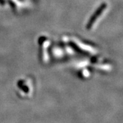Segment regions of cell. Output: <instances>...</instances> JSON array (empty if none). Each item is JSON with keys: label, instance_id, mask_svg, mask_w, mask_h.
I'll return each mask as SVG.
<instances>
[{"label": "cell", "instance_id": "cell-1", "mask_svg": "<svg viewBox=\"0 0 123 123\" xmlns=\"http://www.w3.org/2000/svg\"><path fill=\"white\" fill-rule=\"evenodd\" d=\"M107 7V4H101L97 10L95 11V12L92 14V16L91 17V18H90L89 21L88 23V25H87V28L88 30L91 29L92 28V25H94V23H95V21H97V19L98 18V17L101 15V14L103 13V12L105 10V9Z\"/></svg>", "mask_w": 123, "mask_h": 123}, {"label": "cell", "instance_id": "cell-2", "mask_svg": "<svg viewBox=\"0 0 123 123\" xmlns=\"http://www.w3.org/2000/svg\"><path fill=\"white\" fill-rule=\"evenodd\" d=\"M4 3H5L4 0H0V4H4Z\"/></svg>", "mask_w": 123, "mask_h": 123}]
</instances>
